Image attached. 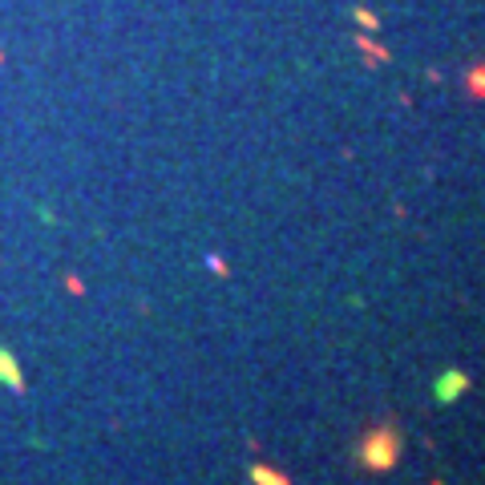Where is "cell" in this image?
<instances>
[{"label":"cell","instance_id":"obj_1","mask_svg":"<svg viewBox=\"0 0 485 485\" xmlns=\"http://www.w3.org/2000/svg\"><path fill=\"white\" fill-rule=\"evenodd\" d=\"M356 461H360V469L388 473L400 461V433L392 425L368 428V433L360 437V445H356Z\"/></svg>","mask_w":485,"mask_h":485},{"label":"cell","instance_id":"obj_2","mask_svg":"<svg viewBox=\"0 0 485 485\" xmlns=\"http://www.w3.org/2000/svg\"><path fill=\"white\" fill-rule=\"evenodd\" d=\"M469 372H461V368H449L441 372L437 380H433V397H437V404H453L457 397H465L469 392Z\"/></svg>","mask_w":485,"mask_h":485},{"label":"cell","instance_id":"obj_3","mask_svg":"<svg viewBox=\"0 0 485 485\" xmlns=\"http://www.w3.org/2000/svg\"><path fill=\"white\" fill-rule=\"evenodd\" d=\"M0 385H8V388H25V376H21V364H16V356L8 352V348H0Z\"/></svg>","mask_w":485,"mask_h":485},{"label":"cell","instance_id":"obj_4","mask_svg":"<svg viewBox=\"0 0 485 485\" xmlns=\"http://www.w3.org/2000/svg\"><path fill=\"white\" fill-rule=\"evenodd\" d=\"M251 481L255 485H291V477L271 469V465H255V469H251Z\"/></svg>","mask_w":485,"mask_h":485}]
</instances>
